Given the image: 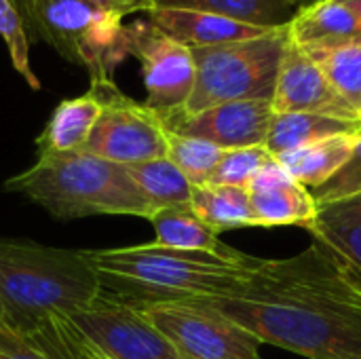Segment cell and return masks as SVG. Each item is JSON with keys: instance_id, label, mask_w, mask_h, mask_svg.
Wrapping results in <instances>:
<instances>
[{"instance_id": "37", "label": "cell", "mask_w": 361, "mask_h": 359, "mask_svg": "<svg viewBox=\"0 0 361 359\" xmlns=\"http://www.w3.org/2000/svg\"><path fill=\"white\" fill-rule=\"evenodd\" d=\"M307 2H309V4H313V2H311V0H307Z\"/></svg>"}, {"instance_id": "19", "label": "cell", "mask_w": 361, "mask_h": 359, "mask_svg": "<svg viewBox=\"0 0 361 359\" xmlns=\"http://www.w3.org/2000/svg\"><path fill=\"white\" fill-rule=\"evenodd\" d=\"M157 233L159 245L176 248V250H197V252H212L220 256H235L237 250L224 245L218 239V233L212 231L190 207V203L184 205H171L152 212L148 218Z\"/></svg>"}, {"instance_id": "31", "label": "cell", "mask_w": 361, "mask_h": 359, "mask_svg": "<svg viewBox=\"0 0 361 359\" xmlns=\"http://www.w3.org/2000/svg\"><path fill=\"white\" fill-rule=\"evenodd\" d=\"M317 216L332 218V220H343V222H353L361 224V193L347 197L343 201L317 207Z\"/></svg>"}, {"instance_id": "21", "label": "cell", "mask_w": 361, "mask_h": 359, "mask_svg": "<svg viewBox=\"0 0 361 359\" xmlns=\"http://www.w3.org/2000/svg\"><path fill=\"white\" fill-rule=\"evenodd\" d=\"M190 207L218 235L222 231L258 226L252 209L250 193L245 188L212 186V184L192 186Z\"/></svg>"}, {"instance_id": "20", "label": "cell", "mask_w": 361, "mask_h": 359, "mask_svg": "<svg viewBox=\"0 0 361 359\" xmlns=\"http://www.w3.org/2000/svg\"><path fill=\"white\" fill-rule=\"evenodd\" d=\"M252 209L258 226H302L307 229L317 218V203L307 186L296 182H283L279 186L250 193Z\"/></svg>"}, {"instance_id": "33", "label": "cell", "mask_w": 361, "mask_h": 359, "mask_svg": "<svg viewBox=\"0 0 361 359\" xmlns=\"http://www.w3.org/2000/svg\"><path fill=\"white\" fill-rule=\"evenodd\" d=\"M27 2V17H25V28H32V21H34V15H36V11L44 4V2H49V0H25Z\"/></svg>"}, {"instance_id": "8", "label": "cell", "mask_w": 361, "mask_h": 359, "mask_svg": "<svg viewBox=\"0 0 361 359\" xmlns=\"http://www.w3.org/2000/svg\"><path fill=\"white\" fill-rule=\"evenodd\" d=\"M102 97V114L80 152L118 165L167 157V127L159 112L118 91L114 80H91Z\"/></svg>"}, {"instance_id": "34", "label": "cell", "mask_w": 361, "mask_h": 359, "mask_svg": "<svg viewBox=\"0 0 361 359\" xmlns=\"http://www.w3.org/2000/svg\"><path fill=\"white\" fill-rule=\"evenodd\" d=\"M338 2H345L351 8V13L355 15V19H357V23H360L361 28V0H338Z\"/></svg>"}, {"instance_id": "9", "label": "cell", "mask_w": 361, "mask_h": 359, "mask_svg": "<svg viewBox=\"0 0 361 359\" xmlns=\"http://www.w3.org/2000/svg\"><path fill=\"white\" fill-rule=\"evenodd\" d=\"M127 53L142 63L146 87V106L154 112L169 114L182 110L195 89L197 68L192 51L165 36L150 19H135L125 25Z\"/></svg>"}, {"instance_id": "2", "label": "cell", "mask_w": 361, "mask_h": 359, "mask_svg": "<svg viewBox=\"0 0 361 359\" xmlns=\"http://www.w3.org/2000/svg\"><path fill=\"white\" fill-rule=\"evenodd\" d=\"M102 279V288L123 290L129 300H182L203 296H233L264 264L247 254L220 256L197 250H176L159 243L85 252Z\"/></svg>"}, {"instance_id": "22", "label": "cell", "mask_w": 361, "mask_h": 359, "mask_svg": "<svg viewBox=\"0 0 361 359\" xmlns=\"http://www.w3.org/2000/svg\"><path fill=\"white\" fill-rule=\"evenodd\" d=\"M311 243L361 290V224L317 216L309 226Z\"/></svg>"}, {"instance_id": "25", "label": "cell", "mask_w": 361, "mask_h": 359, "mask_svg": "<svg viewBox=\"0 0 361 359\" xmlns=\"http://www.w3.org/2000/svg\"><path fill=\"white\" fill-rule=\"evenodd\" d=\"M27 336L49 359H108L99 353L66 315H51Z\"/></svg>"}, {"instance_id": "12", "label": "cell", "mask_w": 361, "mask_h": 359, "mask_svg": "<svg viewBox=\"0 0 361 359\" xmlns=\"http://www.w3.org/2000/svg\"><path fill=\"white\" fill-rule=\"evenodd\" d=\"M273 112H311L345 121H361V114L330 85L319 66L290 38L275 93L271 99Z\"/></svg>"}, {"instance_id": "13", "label": "cell", "mask_w": 361, "mask_h": 359, "mask_svg": "<svg viewBox=\"0 0 361 359\" xmlns=\"http://www.w3.org/2000/svg\"><path fill=\"white\" fill-rule=\"evenodd\" d=\"M148 19L169 38L178 40L180 44L188 49H201V47H218V44H231L239 40H252L267 36L275 30H262L245 23H237L233 19L203 13V11H190V8H163L157 6L148 13Z\"/></svg>"}, {"instance_id": "23", "label": "cell", "mask_w": 361, "mask_h": 359, "mask_svg": "<svg viewBox=\"0 0 361 359\" xmlns=\"http://www.w3.org/2000/svg\"><path fill=\"white\" fill-rule=\"evenodd\" d=\"M302 51L319 66L330 85L361 114V36Z\"/></svg>"}, {"instance_id": "36", "label": "cell", "mask_w": 361, "mask_h": 359, "mask_svg": "<svg viewBox=\"0 0 361 359\" xmlns=\"http://www.w3.org/2000/svg\"><path fill=\"white\" fill-rule=\"evenodd\" d=\"M0 326H8V317H6V311L2 305H0Z\"/></svg>"}, {"instance_id": "18", "label": "cell", "mask_w": 361, "mask_h": 359, "mask_svg": "<svg viewBox=\"0 0 361 359\" xmlns=\"http://www.w3.org/2000/svg\"><path fill=\"white\" fill-rule=\"evenodd\" d=\"M357 138L360 133L319 140L315 144L283 152L275 159L290 171L296 182H300L309 190H315L326 184L351 159Z\"/></svg>"}, {"instance_id": "35", "label": "cell", "mask_w": 361, "mask_h": 359, "mask_svg": "<svg viewBox=\"0 0 361 359\" xmlns=\"http://www.w3.org/2000/svg\"><path fill=\"white\" fill-rule=\"evenodd\" d=\"M15 2V6H17V11L21 13V17H23V21H25V17H27V2L25 0H13Z\"/></svg>"}, {"instance_id": "4", "label": "cell", "mask_w": 361, "mask_h": 359, "mask_svg": "<svg viewBox=\"0 0 361 359\" xmlns=\"http://www.w3.org/2000/svg\"><path fill=\"white\" fill-rule=\"evenodd\" d=\"M4 188L27 197L57 220L87 216H137L148 220L152 216L150 203L125 165L87 152L38 157L30 169L8 178Z\"/></svg>"}, {"instance_id": "29", "label": "cell", "mask_w": 361, "mask_h": 359, "mask_svg": "<svg viewBox=\"0 0 361 359\" xmlns=\"http://www.w3.org/2000/svg\"><path fill=\"white\" fill-rule=\"evenodd\" d=\"M357 193H361V133L357 138V144H355V150H353L351 159L326 184L311 190L317 207L343 201V199L353 197Z\"/></svg>"}, {"instance_id": "5", "label": "cell", "mask_w": 361, "mask_h": 359, "mask_svg": "<svg viewBox=\"0 0 361 359\" xmlns=\"http://www.w3.org/2000/svg\"><path fill=\"white\" fill-rule=\"evenodd\" d=\"M290 28L218 47L190 49L197 80L182 112H201L226 102H271Z\"/></svg>"}, {"instance_id": "30", "label": "cell", "mask_w": 361, "mask_h": 359, "mask_svg": "<svg viewBox=\"0 0 361 359\" xmlns=\"http://www.w3.org/2000/svg\"><path fill=\"white\" fill-rule=\"evenodd\" d=\"M0 359H49L27 336L13 330L11 326H0Z\"/></svg>"}, {"instance_id": "24", "label": "cell", "mask_w": 361, "mask_h": 359, "mask_svg": "<svg viewBox=\"0 0 361 359\" xmlns=\"http://www.w3.org/2000/svg\"><path fill=\"white\" fill-rule=\"evenodd\" d=\"M127 171L150 203L152 212L190 203L192 184L167 157L127 165Z\"/></svg>"}, {"instance_id": "1", "label": "cell", "mask_w": 361, "mask_h": 359, "mask_svg": "<svg viewBox=\"0 0 361 359\" xmlns=\"http://www.w3.org/2000/svg\"><path fill=\"white\" fill-rule=\"evenodd\" d=\"M262 345L309 359H361V290L317 248L264 260L239 294L199 298Z\"/></svg>"}, {"instance_id": "3", "label": "cell", "mask_w": 361, "mask_h": 359, "mask_svg": "<svg viewBox=\"0 0 361 359\" xmlns=\"http://www.w3.org/2000/svg\"><path fill=\"white\" fill-rule=\"evenodd\" d=\"M99 294L85 252L0 239V305L13 330L27 334L51 315L70 317Z\"/></svg>"}, {"instance_id": "7", "label": "cell", "mask_w": 361, "mask_h": 359, "mask_svg": "<svg viewBox=\"0 0 361 359\" xmlns=\"http://www.w3.org/2000/svg\"><path fill=\"white\" fill-rule=\"evenodd\" d=\"M133 305L182 359H260V341L199 298Z\"/></svg>"}, {"instance_id": "16", "label": "cell", "mask_w": 361, "mask_h": 359, "mask_svg": "<svg viewBox=\"0 0 361 359\" xmlns=\"http://www.w3.org/2000/svg\"><path fill=\"white\" fill-rule=\"evenodd\" d=\"M353 133H361V121H345L311 112H275L264 146L273 157H279L319 140Z\"/></svg>"}, {"instance_id": "11", "label": "cell", "mask_w": 361, "mask_h": 359, "mask_svg": "<svg viewBox=\"0 0 361 359\" xmlns=\"http://www.w3.org/2000/svg\"><path fill=\"white\" fill-rule=\"evenodd\" d=\"M271 102H226L201 112H169L163 114V123L169 131L205 140L222 150L264 146L271 121Z\"/></svg>"}, {"instance_id": "17", "label": "cell", "mask_w": 361, "mask_h": 359, "mask_svg": "<svg viewBox=\"0 0 361 359\" xmlns=\"http://www.w3.org/2000/svg\"><path fill=\"white\" fill-rule=\"evenodd\" d=\"M361 36V28L345 2L315 0L290 23V38L300 49L328 47Z\"/></svg>"}, {"instance_id": "6", "label": "cell", "mask_w": 361, "mask_h": 359, "mask_svg": "<svg viewBox=\"0 0 361 359\" xmlns=\"http://www.w3.org/2000/svg\"><path fill=\"white\" fill-rule=\"evenodd\" d=\"M32 36L49 42L63 59L87 68L91 80H112L129 57L123 17L104 13L85 0H49L32 21Z\"/></svg>"}, {"instance_id": "10", "label": "cell", "mask_w": 361, "mask_h": 359, "mask_svg": "<svg viewBox=\"0 0 361 359\" xmlns=\"http://www.w3.org/2000/svg\"><path fill=\"white\" fill-rule=\"evenodd\" d=\"M68 320L108 359H182L133 305L104 292Z\"/></svg>"}, {"instance_id": "28", "label": "cell", "mask_w": 361, "mask_h": 359, "mask_svg": "<svg viewBox=\"0 0 361 359\" xmlns=\"http://www.w3.org/2000/svg\"><path fill=\"white\" fill-rule=\"evenodd\" d=\"M271 157L273 154L267 150V146H247V148L224 150L207 184L233 186V188H245L247 190L252 178L260 171V167Z\"/></svg>"}, {"instance_id": "14", "label": "cell", "mask_w": 361, "mask_h": 359, "mask_svg": "<svg viewBox=\"0 0 361 359\" xmlns=\"http://www.w3.org/2000/svg\"><path fill=\"white\" fill-rule=\"evenodd\" d=\"M102 97L89 89L85 95L63 99L36 140L38 157L80 152L102 114Z\"/></svg>"}, {"instance_id": "15", "label": "cell", "mask_w": 361, "mask_h": 359, "mask_svg": "<svg viewBox=\"0 0 361 359\" xmlns=\"http://www.w3.org/2000/svg\"><path fill=\"white\" fill-rule=\"evenodd\" d=\"M163 8H190L214 13L237 23L281 30L290 28L296 15L309 6L307 0H154Z\"/></svg>"}, {"instance_id": "27", "label": "cell", "mask_w": 361, "mask_h": 359, "mask_svg": "<svg viewBox=\"0 0 361 359\" xmlns=\"http://www.w3.org/2000/svg\"><path fill=\"white\" fill-rule=\"evenodd\" d=\"M0 38L4 40L11 63L21 74V78L32 87L40 89V80L36 78L30 66V36L21 13L17 11L13 0H0Z\"/></svg>"}, {"instance_id": "32", "label": "cell", "mask_w": 361, "mask_h": 359, "mask_svg": "<svg viewBox=\"0 0 361 359\" xmlns=\"http://www.w3.org/2000/svg\"><path fill=\"white\" fill-rule=\"evenodd\" d=\"M85 2L104 13H112L118 17H127L131 13H150L157 8L154 0H85Z\"/></svg>"}, {"instance_id": "26", "label": "cell", "mask_w": 361, "mask_h": 359, "mask_svg": "<svg viewBox=\"0 0 361 359\" xmlns=\"http://www.w3.org/2000/svg\"><path fill=\"white\" fill-rule=\"evenodd\" d=\"M222 152V148L205 140L180 135L167 129V159L188 178L192 186H203L209 182Z\"/></svg>"}]
</instances>
